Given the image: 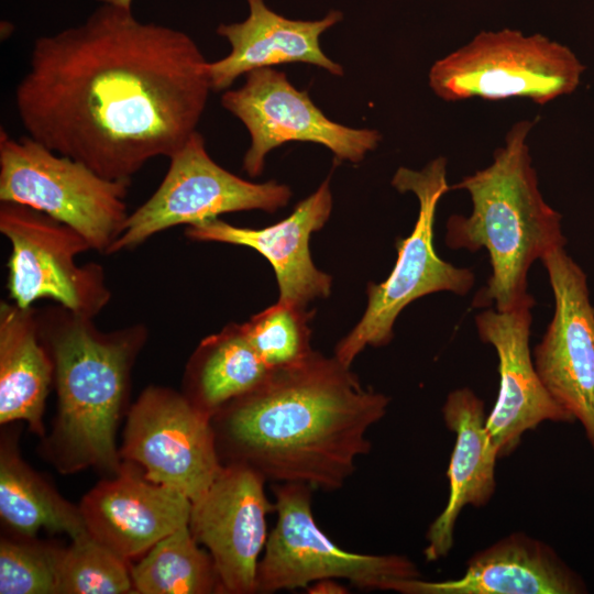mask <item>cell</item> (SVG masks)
<instances>
[{
    "instance_id": "1",
    "label": "cell",
    "mask_w": 594,
    "mask_h": 594,
    "mask_svg": "<svg viewBox=\"0 0 594 594\" xmlns=\"http://www.w3.org/2000/svg\"><path fill=\"white\" fill-rule=\"evenodd\" d=\"M208 67L185 32L101 3L84 23L36 38L14 102L28 135L131 183L197 131L212 90Z\"/></svg>"
},
{
    "instance_id": "2",
    "label": "cell",
    "mask_w": 594,
    "mask_h": 594,
    "mask_svg": "<svg viewBox=\"0 0 594 594\" xmlns=\"http://www.w3.org/2000/svg\"><path fill=\"white\" fill-rule=\"evenodd\" d=\"M389 398L365 388L336 356L312 351L275 369L252 391L211 417L217 451L226 464L245 465L266 481L336 491L371 451L369 429Z\"/></svg>"
},
{
    "instance_id": "3",
    "label": "cell",
    "mask_w": 594,
    "mask_h": 594,
    "mask_svg": "<svg viewBox=\"0 0 594 594\" xmlns=\"http://www.w3.org/2000/svg\"><path fill=\"white\" fill-rule=\"evenodd\" d=\"M36 318L53 360L57 396L53 428L42 439L41 452L62 474L95 468L114 475L122 464L116 432L147 329L133 324L101 331L94 318L61 305L36 309Z\"/></svg>"
},
{
    "instance_id": "4",
    "label": "cell",
    "mask_w": 594,
    "mask_h": 594,
    "mask_svg": "<svg viewBox=\"0 0 594 594\" xmlns=\"http://www.w3.org/2000/svg\"><path fill=\"white\" fill-rule=\"evenodd\" d=\"M535 121L520 120L508 130L492 163L464 176L450 189L471 198L469 216L452 215L446 244L490 256L491 276L473 304L505 311L535 304L528 293V272L536 260L565 245L561 215L549 206L539 188L528 138Z\"/></svg>"
},
{
    "instance_id": "5",
    "label": "cell",
    "mask_w": 594,
    "mask_h": 594,
    "mask_svg": "<svg viewBox=\"0 0 594 594\" xmlns=\"http://www.w3.org/2000/svg\"><path fill=\"white\" fill-rule=\"evenodd\" d=\"M392 185L417 197L418 217L411 233L396 243L397 260L391 274L384 282L369 285L362 318L336 346L334 356L346 366L365 346L388 344L397 317L414 300L439 292L464 296L475 283L471 270L442 260L433 245L437 206L450 190L447 160L439 156L420 170L399 167Z\"/></svg>"
},
{
    "instance_id": "6",
    "label": "cell",
    "mask_w": 594,
    "mask_h": 594,
    "mask_svg": "<svg viewBox=\"0 0 594 594\" xmlns=\"http://www.w3.org/2000/svg\"><path fill=\"white\" fill-rule=\"evenodd\" d=\"M584 69L571 48L546 35L502 29L481 31L437 59L428 82L447 102L525 98L546 105L572 94Z\"/></svg>"
},
{
    "instance_id": "7",
    "label": "cell",
    "mask_w": 594,
    "mask_h": 594,
    "mask_svg": "<svg viewBox=\"0 0 594 594\" xmlns=\"http://www.w3.org/2000/svg\"><path fill=\"white\" fill-rule=\"evenodd\" d=\"M129 186L28 134L14 139L0 131V201L34 208L68 224L101 254L123 231Z\"/></svg>"
},
{
    "instance_id": "8",
    "label": "cell",
    "mask_w": 594,
    "mask_h": 594,
    "mask_svg": "<svg viewBox=\"0 0 594 594\" xmlns=\"http://www.w3.org/2000/svg\"><path fill=\"white\" fill-rule=\"evenodd\" d=\"M312 490L302 483L273 486L277 520L258 562L256 593L307 588L322 579H345L362 590L389 591L396 581L421 578L405 556L361 554L336 544L314 518Z\"/></svg>"
},
{
    "instance_id": "9",
    "label": "cell",
    "mask_w": 594,
    "mask_h": 594,
    "mask_svg": "<svg viewBox=\"0 0 594 594\" xmlns=\"http://www.w3.org/2000/svg\"><path fill=\"white\" fill-rule=\"evenodd\" d=\"M168 160L160 186L129 213L123 231L107 254L135 249L169 228L202 223L227 212H274L292 197L285 184L249 182L221 167L208 154L198 131Z\"/></svg>"
},
{
    "instance_id": "10",
    "label": "cell",
    "mask_w": 594,
    "mask_h": 594,
    "mask_svg": "<svg viewBox=\"0 0 594 594\" xmlns=\"http://www.w3.org/2000/svg\"><path fill=\"white\" fill-rule=\"evenodd\" d=\"M0 231L11 245L7 285L18 306L52 299L95 318L110 301L102 266L77 264L76 257L91 246L68 224L34 208L1 201Z\"/></svg>"
},
{
    "instance_id": "11",
    "label": "cell",
    "mask_w": 594,
    "mask_h": 594,
    "mask_svg": "<svg viewBox=\"0 0 594 594\" xmlns=\"http://www.w3.org/2000/svg\"><path fill=\"white\" fill-rule=\"evenodd\" d=\"M121 459L139 465L151 482L173 487L191 502L220 473L211 418L183 393L148 386L128 409Z\"/></svg>"
},
{
    "instance_id": "12",
    "label": "cell",
    "mask_w": 594,
    "mask_h": 594,
    "mask_svg": "<svg viewBox=\"0 0 594 594\" xmlns=\"http://www.w3.org/2000/svg\"><path fill=\"white\" fill-rule=\"evenodd\" d=\"M221 105L250 134L243 169L251 177L262 174L268 152L286 142H314L340 161L360 163L382 140L377 130L349 128L327 118L307 91L272 67L245 74L244 85L223 92Z\"/></svg>"
},
{
    "instance_id": "13",
    "label": "cell",
    "mask_w": 594,
    "mask_h": 594,
    "mask_svg": "<svg viewBox=\"0 0 594 594\" xmlns=\"http://www.w3.org/2000/svg\"><path fill=\"white\" fill-rule=\"evenodd\" d=\"M541 262L554 314L534 352L536 371L551 397L580 421L594 450V307L586 275L564 246Z\"/></svg>"
},
{
    "instance_id": "14",
    "label": "cell",
    "mask_w": 594,
    "mask_h": 594,
    "mask_svg": "<svg viewBox=\"0 0 594 594\" xmlns=\"http://www.w3.org/2000/svg\"><path fill=\"white\" fill-rule=\"evenodd\" d=\"M266 480L241 464H226L196 501L189 529L210 553L227 594L256 593L261 552L267 541L266 517L275 510L266 497Z\"/></svg>"
},
{
    "instance_id": "15",
    "label": "cell",
    "mask_w": 594,
    "mask_h": 594,
    "mask_svg": "<svg viewBox=\"0 0 594 594\" xmlns=\"http://www.w3.org/2000/svg\"><path fill=\"white\" fill-rule=\"evenodd\" d=\"M534 305L505 311L491 308L475 317L480 339L498 356L499 389L486 425L499 458L514 452L522 435L544 421L575 422L551 397L536 371L529 348Z\"/></svg>"
},
{
    "instance_id": "16",
    "label": "cell",
    "mask_w": 594,
    "mask_h": 594,
    "mask_svg": "<svg viewBox=\"0 0 594 594\" xmlns=\"http://www.w3.org/2000/svg\"><path fill=\"white\" fill-rule=\"evenodd\" d=\"M79 508L89 534L130 561L187 526L191 501L173 487L151 482L139 465L122 460L114 475L82 497Z\"/></svg>"
},
{
    "instance_id": "17",
    "label": "cell",
    "mask_w": 594,
    "mask_h": 594,
    "mask_svg": "<svg viewBox=\"0 0 594 594\" xmlns=\"http://www.w3.org/2000/svg\"><path fill=\"white\" fill-rule=\"evenodd\" d=\"M332 211L329 179L279 222L262 229L240 228L218 218L187 226L185 235L194 241L220 242L257 251L273 266L278 301L300 308L331 293L332 278L318 270L310 255L309 239L323 228Z\"/></svg>"
},
{
    "instance_id": "18",
    "label": "cell",
    "mask_w": 594,
    "mask_h": 594,
    "mask_svg": "<svg viewBox=\"0 0 594 594\" xmlns=\"http://www.w3.org/2000/svg\"><path fill=\"white\" fill-rule=\"evenodd\" d=\"M389 591L403 594H582L587 588L552 547L524 532H514L474 553L459 579L399 580Z\"/></svg>"
},
{
    "instance_id": "19",
    "label": "cell",
    "mask_w": 594,
    "mask_h": 594,
    "mask_svg": "<svg viewBox=\"0 0 594 594\" xmlns=\"http://www.w3.org/2000/svg\"><path fill=\"white\" fill-rule=\"evenodd\" d=\"M447 428L455 433L447 476L449 497L430 524L424 550L428 562L446 558L454 543V529L465 506H485L494 495L498 449L487 429L484 402L469 387L452 391L442 407Z\"/></svg>"
},
{
    "instance_id": "20",
    "label": "cell",
    "mask_w": 594,
    "mask_h": 594,
    "mask_svg": "<svg viewBox=\"0 0 594 594\" xmlns=\"http://www.w3.org/2000/svg\"><path fill=\"white\" fill-rule=\"evenodd\" d=\"M249 16L242 22L220 24L217 33L231 45L230 53L209 63L213 91L229 88L237 78L252 70L301 62L316 65L334 76L343 68L320 47V36L342 20L340 11H330L316 21L290 20L272 11L264 0H246Z\"/></svg>"
},
{
    "instance_id": "21",
    "label": "cell",
    "mask_w": 594,
    "mask_h": 594,
    "mask_svg": "<svg viewBox=\"0 0 594 594\" xmlns=\"http://www.w3.org/2000/svg\"><path fill=\"white\" fill-rule=\"evenodd\" d=\"M54 383L53 360L38 333L36 309L0 305V424L24 421L45 437L43 416Z\"/></svg>"
},
{
    "instance_id": "22",
    "label": "cell",
    "mask_w": 594,
    "mask_h": 594,
    "mask_svg": "<svg viewBox=\"0 0 594 594\" xmlns=\"http://www.w3.org/2000/svg\"><path fill=\"white\" fill-rule=\"evenodd\" d=\"M271 371L242 324L229 323L198 344L188 360L182 393L211 418L226 404L260 385Z\"/></svg>"
},
{
    "instance_id": "23",
    "label": "cell",
    "mask_w": 594,
    "mask_h": 594,
    "mask_svg": "<svg viewBox=\"0 0 594 594\" xmlns=\"http://www.w3.org/2000/svg\"><path fill=\"white\" fill-rule=\"evenodd\" d=\"M4 431L0 444V517L4 526L21 537H36L42 529L70 538L86 531L79 506L66 501L21 458L13 428Z\"/></svg>"
},
{
    "instance_id": "24",
    "label": "cell",
    "mask_w": 594,
    "mask_h": 594,
    "mask_svg": "<svg viewBox=\"0 0 594 594\" xmlns=\"http://www.w3.org/2000/svg\"><path fill=\"white\" fill-rule=\"evenodd\" d=\"M134 593L211 594L222 593L209 552L199 547L189 526L156 542L131 565Z\"/></svg>"
},
{
    "instance_id": "25",
    "label": "cell",
    "mask_w": 594,
    "mask_h": 594,
    "mask_svg": "<svg viewBox=\"0 0 594 594\" xmlns=\"http://www.w3.org/2000/svg\"><path fill=\"white\" fill-rule=\"evenodd\" d=\"M70 539L72 543L64 552L57 594L134 593L128 560L88 530Z\"/></svg>"
},
{
    "instance_id": "26",
    "label": "cell",
    "mask_w": 594,
    "mask_h": 594,
    "mask_svg": "<svg viewBox=\"0 0 594 594\" xmlns=\"http://www.w3.org/2000/svg\"><path fill=\"white\" fill-rule=\"evenodd\" d=\"M312 314L277 301L241 324L264 363L275 370L295 365L314 351L308 326Z\"/></svg>"
},
{
    "instance_id": "27",
    "label": "cell",
    "mask_w": 594,
    "mask_h": 594,
    "mask_svg": "<svg viewBox=\"0 0 594 594\" xmlns=\"http://www.w3.org/2000/svg\"><path fill=\"white\" fill-rule=\"evenodd\" d=\"M65 548L36 537L1 538V594H57Z\"/></svg>"
},
{
    "instance_id": "28",
    "label": "cell",
    "mask_w": 594,
    "mask_h": 594,
    "mask_svg": "<svg viewBox=\"0 0 594 594\" xmlns=\"http://www.w3.org/2000/svg\"><path fill=\"white\" fill-rule=\"evenodd\" d=\"M311 594H344L348 588L337 582V579H322L308 585L306 588Z\"/></svg>"
},
{
    "instance_id": "29",
    "label": "cell",
    "mask_w": 594,
    "mask_h": 594,
    "mask_svg": "<svg viewBox=\"0 0 594 594\" xmlns=\"http://www.w3.org/2000/svg\"><path fill=\"white\" fill-rule=\"evenodd\" d=\"M101 3L113 4L121 8L131 9L133 0H98Z\"/></svg>"
}]
</instances>
